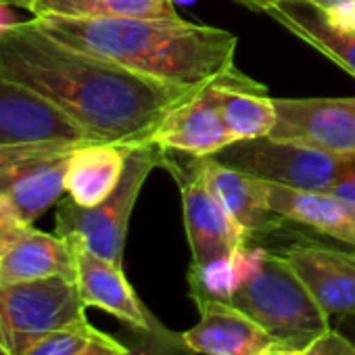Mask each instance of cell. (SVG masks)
Here are the masks:
<instances>
[{
	"label": "cell",
	"instance_id": "cell-1",
	"mask_svg": "<svg viewBox=\"0 0 355 355\" xmlns=\"http://www.w3.org/2000/svg\"><path fill=\"white\" fill-rule=\"evenodd\" d=\"M0 78L17 82L73 119L90 140L150 142L165 115L203 86H175L73 49L34 19L0 34Z\"/></svg>",
	"mask_w": 355,
	"mask_h": 355
},
{
	"label": "cell",
	"instance_id": "cell-2",
	"mask_svg": "<svg viewBox=\"0 0 355 355\" xmlns=\"http://www.w3.org/2000/svg\"><path fill=\"white\" fill-rule=\"evenodd\" d=\"M34 21L73 49L165 84L199 88L236 69L232 32L182 17L40 15Z\"/></svg>",
	"mask_w": 355,
	"mask_h": 355
},
{
	"label": "cell",
	"instance_id": "cell-3",
	"mask_svg": "<svg viewBox=\"0 0 355 355\" xmlns=\"http://www.w3.org/2000/svg\"><path fill=\"white\" fill-rule=\"evenodd\" d=\"M243 276L230 305L266 328L282 349L305 351L332 326L280 253L247 245L241 251Z\"/></svg>",
	"mask_w": 355,
	"mask_h": 355
},
{
	"label": "cell",
	"instance_id": "cell-4",
	"mask_svg": "<svg viewBox=\"0 0 355 355\" xmlns=\"http://www.w3.org/2000/svg\"><path fill=\"white\" fill-rule=\"evenodd\" d=\"M161 159L163 148L155 142L132 146L119 184L103 203L82 207L69 197L59 199L55 232L63 239L80 243L90 253L121 266L132 211L146 178L157 165H161Z\"/></svg>",
	"mask_w": 355,
	"mask_h": 355
},
{
	"label": "cell",
	"instance_id": "cell-5",
	"mask_svg": "<svg viewBox=\"0 0 355 355\" xmlns=\"http://www.w3.org/2000/svg\"><path fill=\"white\" fill-rule=\"evenodd\" d=\"M353 155H336L274 136L234 140L211 159L268 184L330 193Z\"/></svg>",
	"mask_w": 355,
	"mask_h": 355
},
{
	"label": "cell",
	"instance_id": "cell-6",
	"mask_svg": "<svg viewBox=\"0 0 355 355\" xmlns=\"http://www.w3.org/2000/svg\"><path fill=\"white\" fill-rule=\"evenodd\" d=\"M86 320V303L76 280L53 276L0 282V349L9 355H24L42 334Z\"/></svg>",
	"mask_w": 355,
	"mask_h": 355
},
{
	"label": "cell",
	"instance_id": "cell-7",
	"mask_svg": "<svg viewBox=\"0 0 355 355\" xmlns=\"http://www.w3.org/2000/svg\"><path fill=\"white\" fill-rule=\"evenodd\" d=\"M84 142L42 140L0 146V195L32 226L65 193L71 153Z\"/></svg>",
	"mask_w": 355,
	"mask_h": 355
},
{
	"label": "cell",
	"instance_id": "cell-8",
	"mask_svg": "<svg viewBox=\"0 0 355 355\" xmlns=\"http://www.w3.org/2000/svg\"><path fill=\"white\" fill-rule=\"evenodd\" d=\"M161 165L173 173L178 187H180L184 228L193 263H209L216 259L234 257L243 247L251 245L207 184L199 157H191L189 163H180L173 159L171 153L163 150Z\"/></svg>",
	"mask_w": 355,
	"mask_h": 355
},
{
	"label": "cell",
	"instance_id": "cell-9",
	"mask_svg": "<svg viewBox=\"0 0 355 355\" xmlns=\"http://www.w3.org/2000/svg\"><path fill=\"white\" fill-rule=\"evenodd\" d=\"M274 107L278 119L270 136L336 155H355V96L274 98Z\"/></svg>",
	"mask_w": 355,
	"mask_h": 355
},
{
	"label": "cell",
	"instance_id": "cell-10",
	"mask_svg": "<svg viewBox=\"0 0 355 355\" xmlns=\"http://www.w3.org/2000/svg\"><path fill=\"white\" fill-rule=\"evenodd\" d=\"M42 140L94 142L51 101L17 82L0 78V146Z\"/></svg>",
	"mask_w": 355,
	"mask_h": 355
},
{
	"label": "cell",
	"instance_id": "cell-11",
	"mask_svg": "<svg viewBox=\"0 0 355 355\" xmlns=\"http://www.w3.org/2000/svg\"><path fill=\"white\" fill-rule=\"evenodd\" d=\"M280 255L328 315L355 311V253L318 243H293Z\"/></svg>",
	"mask_w": 355,
	"mask_h": 355
},
{
	"label": "cell",
	"instance_id": "cell-12",
	"mask_svg": "<svg viewBox=\"0 0 355 355\" xmlns=\"http://www.w3.org/2000/svg\"><path fill=\"white\" fill-rule=\"evenodd\" d=\"M150 142L163 150L199 159L214 157L232 144L234 138L218 109L211 82L173 107L153 134Z\"/></svg>",
	"mask_w": 355,
	"mask_h": 355
},
{
	"label": "cell",
	"instance_id": "cell-13",
	"mask_svg": "<svg viewBox=\"0 0 355 355\" xmlns=\"http://www.w3.org/2000/svg\"><path fill=\"white\" fill-rule=\"evenodd\" d=\"M266 13L355 78V21L313 0H276Z\"/></svg>",
	"mask_w": 355,
	"mask_h": 355
},
{
	"label": "cell",
	"instance_id": "cell-14",
	"mask_svg": "<svg viewBox=\"0 0 355 355\" xmlns=\"http://www.w3.org/2000/svg\"><path fill=\"white\" fill-rule=\"evenodd\" d=\"M197 307L201 318L182 336L199 355H263L282 349L266 328L230 303L203 301Z\"/></svg>",
	"mask_w": 355,
	"mask_h": 355
},
{
	"label": "cell",
	"instance_id": "cell-15",
	"mask_svg": "<svg viewBox=\"0 0 355 355\" xmlns=\"http://www.w3.org/2000/svg\"><path fill=\"white\" fill-rule=\"evenodd\" d=\"M201 171L249 243L259 236H268L286 224L270 207L268 182L257 180V178L239 169L226 167L211 157L201 159Z\"/></svg>",
	"mask_w": 355,
	"mask_h": 355
},
{
	"label": "cell",
	"instance_id": "cell-16",
	"mask_svg": "<svg viewBox=\"0 0 355 355\" xmlns=\"http://www.w3.org/2000/svg\"><path fill=\"white\" fill-rule=\"evenodd\" d=\"M71 243L78 257L76 282L86 307H98L121 320L125 326L146 328L157 322V318L138 299L121 266L90 253L76 241Z\"/></svg>",
	"mask_w": 355,
	"mask_h": 355
},
{
	"label": "cell",
	"instance_id": "cell-17",
	"mask_svg": "<svg viewBox=\"0 0 355 355\" xmlns=\"http://www.w3.org/2000/svg\"><path fill=\"white\" fill-rule=\"evenodd\" d=\"M270 207L284 222L307 226L355 249V207L332 193L270 184Z\"/></svg>",
	"mask_w": 355,
	"mask_h": 355
},
{
	"label": "cell",
	"instance_id": "cell-18",
	"mask_svg": "<svg viewBox=\"0 0 355 355\" xmlns=\"http://www.w3.org/2000/svg\"><path fill=\"white\" fill-rule=\"evenodd\" d=\"M63 276L78 278V257L71 241L49 232H40L34 226L0 259V282H30Z\"/></svg>",
	"mask_w": 355,
	"mask_h": 355
},
{
	"label": "cell",
	"instance_id": "cell-19",
	"mask_svg": "<svg viewBox=\"0 0 355 355\" xmlns=\"http://www.w3.org/2000/svg\"><path fill=\"white\" fill-rule=\"evenodd\" d=\"M218 109L234 140L270 136L276 125L274 98L261 82L234 69L211 82Z\"/></svg>",
	"mask_w": 355,
	"mask_h": 355
},
{
	"label": "cell",
	"instance_id": "cell-20",
	"mask_svg": "<svg viewBox=\"0 0 355 355\" xmlns=\"http://www.w3.org/2000/svg\"><path fill=\"white\" fill-rule=\"evenodd\" d=\"M132 146L109 142L80 144L67 163L65 193L82 207L103 203L119 184Z\"/></svg>",
	"mask_w": 355,
	"mask_h": 355
},
{
	"label": "cell",
	"instance_id": "cell-21",
	"mask_svg": "<svg viewBox=\"0 0 355 355\" xmlns=\"http://www.w3.org/2000/svg\"><path fill=\"white\" fill-rule=\"evenodd\" d=\"M80 19L101 17H180L173 0H38L36 13Z\"/></svg>",
	"mask_w": 355,
	"mask_h": 355
},
{
	"label": "cell",
	"instance_id": "cell-22",
	"mask_svg": "<svg viewBox=\"0 0 355 355\" xmlns=\"http://www.w3.org/2000/svg\"><path fill=\"white\" fill-rule=\"evenodd\" d=\"M241 251L234 257L216 259L209 263H191L189 293L195 303H203V301L228 303L230 301V297L236 291L241 276H243Z\"/></svg>",
	"mask_w": 355,
	"mask_h": 355
},
{
	"label": "cell",
	"instance_id": "cell-23",
	"mask_svg": "<svg viewBox=\"0 0 355 355\" xmlns=\"http://www.w3.org/2000/svg\"><path fill=\"white\" fill-rule=\"evenodd\" d=\"M121 340L125 343L123 355H199L187 345L182 332L165 328L159 320L146 328L128 326Z\"/></svg>",
	"mask_w": 355,
	"mask_h": 355
},
{
	"label": "cell",
	"instance_id": "cell-24",
	"mask_svg": "<svg viewBox=\"0 0 355 355\" xmlns=\"http://www.w3.org/2000/svg\"><path fill=\"white\" fill-rule=\"evenodd\" d=\"M96 332L98 328H94L88 320L63 326L36 338L24 355H80Z\"/></svg>",
	"mask_w": 355,
	"mask_h": 355
},
{
	"label": "cell",
	"instance_id": "cell-25",
	"mask_svg": "<svg viewBox=\"0 0 355 355\" xmlns=\"http://www.w3.org/2000/svg\"><path fill=\"white\" fill-rule=\"evenodd\" d=\"M28 228L30 226L21 220L15 205L7 197L0 195V259L26 234Z\"/></svg>",
	"mask_w": 355,
	"mask_h": 355
},
{
	"label": "cell",
	"instance_id": "cell-26",
	"mask_svg": "<svg viewBox=\"0 0 355 355\" xmlns=\"http://www.w3.org/2000/svg\"><path fill=\"white\" fill-rule=\"evenodd\" d=\"M307 355H355V345H351L345 336H340L334 328L313 340L307 349Z\"/></svg>",
	"mask_w": 355,
	"mask_h": 355
},
{
	"label": "cell",
	"instance_id": "cell-27",
	"mask_svg": "<svg viewBox=\"0 0 355 355\" xmlns=\"http://www.w3.org/2000/svg\"><path fill=\"white\" fill-rule=\"evenodd\" d=\"M125 343L121 338H115L107 332H96V336L90 340V345L80 355H123Z\"/></svg>",
	"mask_w": 355,
	"mask_h": 355
},
{
	"label": "cell",
	"instance_id": "cell-28",
	"mask_svg": "<svg viewBox=\"0 0 355 355\" xmlns=\"http://www.w3.org/2000/svg\"><path fill=\"white\" fill-rule=\"evenodd\" d=\"M330 193L336 195L338 199H343L345 203H349L351 207H355V155L351 157L345 173L338 178V182L332 187Z\"/></svg>",
	"mask_w": 355,
	"mask_h": 355
},
{
	"label": "cell",
	"instance_id": "cell-29",
	"mask_svg": "<svg viewBox=\"0 0 355 355\" xmlns=\"http://www.w3.org/2000/svg\"><path fill=\"white\" fill-rule=\"evenodd\" d=\"M313 3H318L330 11H336V13L349 17L351 21H355V0H313Z\"/></svg>",
	"mask_w": 355,
	"mask_h": 355
},
{
	"label": "cell",
	"instance_id": "cell-30",
	"mask_svg": "<svg viewBox=\"0 0 355 355\" xmlns=\"http://www.w3.org/2000/svg\"><path fill=\"white\" fill-rule=\"evenodd\" d=\"M340 336H345L351 345H355V311L353 313H345L336 318V324L332 326Z\"/></svg>",
	"mask_w": 355,
	"mask_h": 355
},
{
	"label": "cell",
	"instance_id": "cell-31",
	"mask_svg": "<svg viewBox=\"0 0 355 355\" xmlns=\"http://www.w3.org/2000/svg\"><path fill=\"white\" fill-rule=\"evenodd\" d=\"M15 7H9V5H0V34H5L9 28H13L15 24H19L15 11Z\"/></svg>",
	"mask_w": 355,
	"mask_h": 355
},
{
	"label": "cell",
	"instance_id": "cell-32",
	"mask_svg": "<svg viewBox=\"0 0 355 355\" xmlns=\"http://www.w3.org/2000/svg\"><path fill=\"white\" fill-rule=\"evenodd\" d=\"M234 3L243 5L245 9L249 11H255V13H266L270 5H274L276 0H234Z\"/></svg>",
	"mask_w": 355,
	"mask_h": 355
},
{
	"label": "cell",
	"instance_id": "cell-33",
	"mask_svg": "<svg viewBox=\"0 0 355 355\" xmlns=\"http://www.w3.org/2000/svg\"><path fill=\"white\" fill-rule=\"evenodd\" d=\"M0 5L19 7V9H26V11H30L34 15L36 13V7H38V0H0Z\"/></svg>",
	"mask_w": 355,
	"mask_h": 355
},
{
	"label": "cell",
	"instance_id": "cell-34",
	"mask_svg": "<svg viewBox=\"0 0 355 355\" xmlns=\"http://www.w3.org/2000/svg\"><path fill=\"white\" fill-rule=\"evenodd\" d=\"M263 355H307L305 351H299V349H272Z\"/></svg>",
	"mask_w": 355,
	"mask_h": 355
},
{
	"label": "cell",
	"instance_id": "cell-35",
	"mask_svg": "<svg viewBox=\"0 0 355 355\" xmlns=\"http://www.w3.org/2000/svg\"><path fill=\"white\" fill-rule=\"evenodd\" d=\"M0 355H9L7 351H3V349H0Z\"/></svg>",
	"mask_w": 355,
	"mask_h": 355
}]
</instances>
